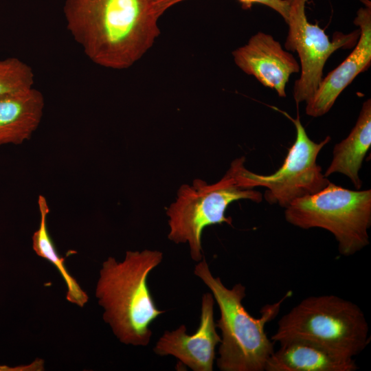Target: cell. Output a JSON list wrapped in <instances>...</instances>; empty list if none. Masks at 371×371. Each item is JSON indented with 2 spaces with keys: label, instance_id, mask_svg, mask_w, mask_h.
<instances>
[{
  "label": "cell",
  "instance_id": "cell-12",
  "mask_svg": "<svg viewBox=\"0 0 371 371\" xmlns=\"http://www.w3.org/2000/svg\"><path fill=\"white\" fill-rule=\"evenodd\" d=\"M265 371H355L354 358L348 357L316 343L291 339L280 343Z\"/></svg>",
  "mask_w": 371,
  "mask_h": 371
},
{
  "label": "cell",
  "instance_id": "cell-9",
  "mask_svg": "<svg viewBox=\"0 0 371 371\" xmlns=\"http://www.w3.org/2000/svg\"><path fill=\"white\" fill-rule=\"evenodd\" d=\"M214 298L211 293L202 296L199 326L193 335L185 325L165 331L157 341L154 352L160 356L172 355L194 371H212L216 347L221 338L214 318Z\"/></svg>",
  "mask_w": 371,
  "mask_h": 371
},
{
  "label": "cell",
  "instance_id": "cell-4",
  "mask_svg": "<svg viewBox=\"0 0 371 371\" xmlns=\"http://www.w3.org/2000/svg\"><path fill=\"white\" fill-rule=\"evenodd\" d=\"M369 326L361 308L334 295L304 298L278 322L271 339H304L354 358L370 342Z\"/></svg>",
  "mask_w": 371,
  "mask_h": 371
},
{
  "label": "cell",
  "instance_id": "cell-11",
  "mask_svg": "<svg viewBox=\"0 0 371 371\" xmlns=\"http://www.w3.org/2000/svg\"><path fill=\"white\" fill-rule=\"evenodd\" d=\"M354 23L360 34L352 52L320 82L313 95L306 102V115L317 117L328 113L341 93L360 74L371 65V5L367 0L365 6L357 12Z\"/></svg>",
  "mask_w": 371,
  "mask_h": 371
},
{
  "label": "cell",
  "instance_id": "cell-13",
  "mask_svg": "<svg viewBox=\"0 0 371 371\" xmlns=\"http://www.w3.org/2000/svg\"><path fill=\"white\" fill-rule=\"evenodd\" d=\"M45 106L44 97L32 87L0 99V146L21 144L38 127Z\"/></svg>",
  "mask_w": 371,
  "mask_h": 371
},
{
  "label": "cell",
  "instance_id": "cell-14",
  "mask_svg": "<svg viewBox=\"0 0 371 371\" xmlns=\"http://www.w3.org/2000/svg\"><path fill=\"white\" fill-rule=\"evenodd\" d=\"M371 146V100L363 102L355 126L349 135L335 145L333 159L324 172L328 177L333 173L348 177L354 187L359 190V177L363 159Z\"/></svg>",
  "mask_w": 371,
  "mask_h": 371
},
{
  "label": "cell",
  "instance_id": "cell-3",
  "mask_svg": "<svg viewBox=\"0 0 371 371\" xmlns=\"http://www.w3.org/2000/svg\"><path fill=\"white\" fill-rule=\"evenodd\" d=\"M210 289L220 310L216 322L221 331L216 365L221 371H265L266 364L274 351L273 342L265 332V326L278 314L284 300L262 307L261 316L252 317L243 304L245 287L236 284L226 287L219 277H214L205 259L203 258L194 270Z\"/></svg>",
  "mask_w": 371,
  "mask_h": 371
},
{
  "label": "cell",
  "instance_id": "cell-10",
  "mask_svg": "<svg viewBox=\"0 0 371 371\" xmlns=\"http://www.w3.org/2000/svg\"><path fill=\"white\" fill-rule=\"evenodd\" d=\"M235 64L245 74L253 76L262 85L285 98L290 76L300 71L294 56L284 50L271 34L262 32L232 52Z\"/></svg>",
  "mask_w": 371,
  "mask_h": 371
},
{
  "label": "cell",
  "instance_id": "cell-5",
  "mask_svg": "<svg viewBox=\"0 0 371 371\" xmlns=\"http://www.w3.org/2000/svg\"><path fill=\"white\" fill-rule=\"evenodd\" d=\"M290 224L330 232L340 254H355L369 245L371 190H352L331 182L320 191L293 201L285 208Z\"/></svg>",
  "mask_w": 371,
  "mask_h": 371
},
{
  "label": "cell",
  "instance_id": "cell-2",
  "mask_svg": "<svg viewBox=\"0 0 371 371\" xmlns=\"http://www.w3.org/2000/svg\"><path fill=\"white\" fill-rule=\"evenodd\" d=\"M163 259L157 250L128 251L122 262L108 258L102 265L95 289L98 303L104 310V320L125 344L147 346L150 328L159 310L148 286V276Z\"/></svg>",
  "mask_w": 371,
  "mask_h": 371
},
{
  "label": "cell",
  "instance_id": "cell-8",
  "mask_svg": "<svg viewBox=\"0 0 371 371\" xmlns=\"http://www.w3.org/2000/svg\"><path fill=\"white\" fill-rule=\"evenodd\" d=\"M307 0H291L289 32L284 43L287 51L297 52L301 74L293 86V98L297 104L306 102L316 91L323 78V69L328 58L339 49H350L359 39L360 30L349 34L336 32L330 41L318 25L308 22L305 4Z\"/></svg>",
  "mask_w": 371,
  "mask_h": 371
},
{
  "label": "cell",
  "instance_id": "cell-15",
  "mask_svg": "<svg viewBox=\"0 0 371 371\" xmlns=\"http://www.w3.org/2000/svg\"><path fill=\"white\" fill-rule=\"evenodd\" d=\"M38 205L41 219L39 227L32 236L33 249L38 256L49 261L58 269L67 285V300L80 307H83L88 301V295L67 270L64 263L65 259L59 256L49 234L47 218L49 208L44 196H38Z\"/></svg>",
  "mask_w": 371,
  "mask_h": 371
},
{
  "label": "cell",
  "instance_id": "cell-16",
  "mask_svg": "<svg viewBox=\"0 0 371 371\" xmlns=\"http://www.w3.org/2000/svg\"><path fill=\"white\" fill-rule=\"evenodd\" d=\"M32 67L16 57L0 59V99L34 87Z\"/></svg>",
  "mask_w": 371,
  "mask_h": 371
},
{
  "label": "cell",
  "instance_id": "cell-7",
  "mask_svg": "<svg viewBox=\"0 0 371 371\" xmlns=\"http://www.w3.org/2000/svg\"><path fill=\"white\" fill-rule=\"evenodd\" d=\"M294 124L296 137L282 166L268 175L256 174L245 168L244 157L234 159L229 168L237 184L243 188L265 187L264 199L270 204L287 207L295 200L315 194L330 182L317 164L321 150L330 141L327 136L316 143L309 138L299 116L284 113Z\"/></svg>",
  "mask_w": 371,
  "mask_h": 371
},
{
  "label": "cell",
  "instance_id": "cell-6",
  "mask_svg": "<svg viewBox=\"0 0 371 371\" xmlns=\"http://www.w3.org/2000/svg\"><path fill=\"white\" fill-rule=\"evenodd\" d=\"M262 199L261 192L239 186L230 168L213 184L194 179L192 185L179 188L176 201L167 209L168 237L177 244L188 243L192 259L199 262L203 258L201 236L204 228L222 223L232 225V220L225 216V211L232 202L249 199L260 203Z\"/></svg>",
  "mask_w": 371,
  "mask_h": 371
},
{
  "label": "cell",
  "instance_id": "cell-1",
  "mask_svg": "<svg viewBox=\"0 0 371 371\" xmlns=\"http://www.w3.org/2000/svg\"><path fill=\"white\" fill-rule=\"evenodd\" d=\"M64 14L87 58L112 69L133 65L161 33L158 0H65Z\"/></svg>",
  "mask_w": 371,
  "mask_h": 371
},
{
  "label": "cell",
  "instance_id": "cell-18",
  "mask_svg": "<svg viewBox=\"0 0 371 371\" xmlns=\"http://www.w3.org/2000/svg\"><path fill=\"white\" fill-rule=\"evenodd\" d=\"M16 369H14L13 368H9L7 366H0V371H4V370H15Z\"/></svg>",
  "mask_w": 371,
  "mask_h": 371
},
{
  "label": "cell",
  "instance_id": "cell-17",
  "mask_svg": "<svg viewBox=\"0 0 371 371\" xmlns=\"http://www.w3.org/2000/svg\"><path fill=\"white\" fill-rule=\"evenodd\" d=\"M186 0H158L159 12L163 14L168 8ZM243 9H250L254 3L267 5L277 12L284 20L289 21L291 0H238Z\"/></svg>",
  "mask_w": 371,
  "mask_h": 371
}]
</instances>
